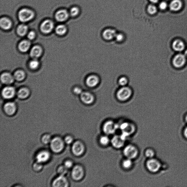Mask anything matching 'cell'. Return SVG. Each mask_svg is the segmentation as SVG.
Returning a JSON list of instances; mask_svg holds the SVG:
<instances>
[{
    "label": "cell",
    "mask_w": 187,
    "mask_h": 187,
    "mask_svg": "<svg viewBox=\"0 0 187 187\" xmlns=\"http://www.w3.org/2000/svg\"><path fill=\"white\" fill-rule=\"evenodd\" d=\"M4 110L7 114L11 116L15 113L16 107L13 102H9L6 103L4 106Z\"/></svg>",
    "instance_id": "20"
},
{
    "label": "cell",
    "mask_w": 187,
    "mask_h": 187,
    "mask_svg": "<svg viewBox=\"0 0 187 187\" xmlns=\"http://www.w3.org/2000/svg\"><path fill=\"white\" fill-rule=\"evenodd\" d=\"M145 155L148 158H152L154 156V152L152 149H148L146 150L145 152Z\"/></svg>",
    "instance_id": "40"
},
{
    "label": "cell",
    "mask_w": 187,
    "mask_h": 187,
    "mask_svg": "<svg viewBox=\"0 0 187 187\" xmlns=\"http://www.w3.org/2000/svg\"><path fill=\"white\" fill-rule=\"evenodd\" d=\"M172 49L176 52H181L185 50L186 45L183 40L176 39L173 41L172 44Z\"/></svg>",
    "instance_id": "16"
},
{
    "label": "cell",
    "mask_w": 187,
    "mask_h": 187,
    "mask_svg": "<svg viewBox=\"0 0 187 187\" xmlns=\"http://www.w3.org/2000/svg\"><path fill=\"white\" fill-rule=\"evenodd\" d=\"M15 94V89L12 87H6L3 89L2 92L3 97L5 99H9L14 97Z\"/></svg>",
    "instance_id": "18"
},
{
    "label": "cell",
    "mask_w": 187,
    "mask_h": 187,
    "mask_svg": "<svg viewBox=\"0 0 187 187\" xmlns=\"http://www.w3.org/2000/svg\"><path fill=\"white\" fill-rule=\"evenodd\" d=\"M120 128L123 132V134L127 137L132 134L135 130L134 126L129 123H124L120 126Z\"/></svg>",
    "instance_id": "11"
},
{
    "label": "cell",
    "mask_w": 187,
    "mask_h": 187,
    "mask_svg": "<svg viewBox=\"0 0 187 187\" xmlns=\"http://www.w3.org/2000/svg\"><path fill=\"white\" fill-rule=\"evenodd\" d=\"M117 33L116 31L111 29H108L105 30L102 33V36L105 40L110 41L115 38Z\"/></svg>",
    "instance_id": "21"
},
{
    "label": "cell",
    "mask_w": 187,
    "mask_h": 187,
    "mask_svg": "<svg viewBox=\"0 0 187 187\" xmlns=\"http://www.w3.org/2000/svg\"><path fill=\"white\" fill-rule=\"evenodd\" d=\"M119 126L112 121H106L103 125V131L107 135L113 134L116 132Z\"/></svg>",
    "instance_id": "5"
},
{
    "label": "cell",
    "mask_w": 187,
    "mask_h": 187,
    "mask_svg": "<svg viewBox=\"0 0 187 187\" xmlns=\"http://www.w3.org/2000/svg\"><path fill=\"white\" fill-rule=\"evenodd\" d=\"M34 14L32 11L27 8L21 9L18 12L19 20L22 22H27L34 18Z\"/></svg>",
    "instance_id": "3"
},
{
    "label": "cell",
    "mask_w": 187,
    "mask_h": 187,
    "mask_svg": "<svg viewBox=\"0 0 187 187\" xmlns=\"http://www.w3.org/2000/svg\"><path fill=\"white\" fill-rule=\"evenodd\" d=\"M51 136L49 134H45L41 138V140L45 144H48L50 143L52 140Z\"/></svg>",
    "instance_id": "33"
},
{
    "label": "cell",
    "mask_w": 187,
    "mask_h": 187,
    "mask_svg": "<svg viewBox=\"0 0 187 187\" xmlns=\"http://www.w3.org/2000/svg\"><path fill=\"white\" fill-rule=\"evenodd\" d=\"M28 27L27 25L24 24H21L19 25L17 29V32L19 35L21 36H25L27 34Z\"/></svg>",
    "instance_id": "27"
},
{
    "label": "cell",
    "mask_w": 187,
    "mask_h": 187,
    "mask_svg": "<svg viewBox=\"0 0 187 187\" xmlns=\"http://www.w3.org/2000/svg\"><path fill=\"white\" fill-rule=\"evenodd\" d=\"M123 153L127 158L132 160L137 156L138 150L133 145H128L124 148Z\"/></svg>",
    "instance_id": "6"
},
{
    "label": "cell",
    "mask_w": 187,
    "mask_h": 187,
    "mask_svg": "<svg viewBox=\"0 0 187 187\" xmlns=\"http://www.w3.org/2000/svg\"><path fill=\"white\" fill-rule=\"evenodd\" d=\"M64 141L60 137H54L50 143L52 151L55 153H60L64 149Z\"/></svg>",
    "instance_id": "1"
},
{
    "label": "cell",
    "mask_w": 187,
    "mask_h": 187,
    "mask_svg": "<svg viewBox=\"0 0 187 187\" xmlns=\"http://www.w3.org/2000/svg\"><path fill=\"white\" fill-rule=\"evenodd\" d=\"M72 151L74 154L79 156L83 154L85 151V146L83 143L80 141H77L73 144Z\"/></svg>",
    "instance_id": "9"
},
{
    "label": "cell",
    "mask_w": 187,
    "mask_h": 187,
    "mask_svg": "<svg viewBox=\"0 0 187 187\" xmlns=\"http://www.w3.org/2000/svg\"><path fill=\"white\" fill-rule=\"evenodd\" d=\"M79 13V10L78 8L76 7H73V8H71L70 11V13L72 16L73 17L76 16L78 15Z\"/></svg>",
    "instance_id": "38"
},
{
    "label": "cell",
    "mask_w": 187,
    "mask_h": 187,
    "mask_svg": "<svg viewBox=\"0 0 187 187\" xmlns=\"http://www.w3.org/2000/svg\"><path fill=\"white\" fill-rule=\"evenodd\" d=\"M73 141V138L70 136H67L64 138V142L68 144H71Z\"/></svg>",
    "instance_id": "42"
},
{
    "label": "cell",
    "mask_w": 187,
    "mask_h": 187,
    "mask_svg": "<svg viewBox=\"0 0 187 187\" xmlns=\"http://www.w3.org/2000/svg\"><path fill=\"white\" fill-rule=\"evenodd\" d=\"M74 92L75 94L77 95H80L83 92L82 89L78 87L75 88L74 89Z\"/></svg>",
    "instance_id": "46"
},
{
    "label": "cell",
    "mask_w": 187,
    "mask_h": 187,
    "mask_svg": "<svg viewBox=\"0 0 187 187\" xmlns=\"http://www.w3.org/2000/svg\"><path fill=\"white\" fill-rule=\"evenodd\" d=\"M132 162L130 159L127 158L123 160L122 165L123 166L125 169H128L130 168L132 165Z\"/></svg>",
    "instance_id": "32"
},
{
    "label": "cell",
    "mask_w": 187,
    "mask_h": 187,
    "mask_svg": "<svg viewBox=\"0 0 187 187\" xmlns=\"http://www.w3.org/2000/svg\"><path fill=\"white\" fill-rule=\"evenodd\" d=\"M0 26L4 30H8L11 27L12 22L9 19L6 17H3L0 20Z\"/></svg>",
    "instance_id": "23"
},
{
    "label": "cell",
    "mask_w": 187,
    "mask_h": 187,
    "mask_svg": "<svg viewBox=\"0 0 187 187\" xmlns=\"http://www.w3.org/2000/svg\"><path fill=\"white\" fill-rule=\"evenodd\" d=\"M126 137L123 134L121 135H115L111 140V144L115 148H121L125 144Z\"/></svg>",
    "instance_id": "10"
},
{
    "label": "cell",
    "mask_w": 187,
    "mask_h": 187,
    "mask_svg": "<svg viewBox=\"0 0 187 187\" xmlns=\"http://www.w3.org/2000/svg\"><path fill=\"white\" fill-rule=\"evenodd\" d=\"M36 34L34 31H31L27 35V37L30 40L34 39L35 37Z\"/></svg>",
    "instance_id": "45"
},
{
    "label": "cell",
    "mask_w": 187,
    "mask_h": 187,
    "mask_svg": "<svg viewBox=\"0 0 187 187\" xmlns=\"http://www.w3.org/2000/svg\"><path fill=\"white\" fill-rule=\"evenodd\" d=\"M132 91L129 87H122L117 92L116 96L119 100L125 101L130 98L132 95Z\"/></svg>",
    "instance_id": "2"
},
{
    "label": "cell",
    "mask_w": 187,
    "mask_h": 187,
    "mask_svg": "<svg viewBox=\"0 0 187 187\" xmlns=\"http://www.w3.org/2000/svg\"><path fill=\"white\" fill-rule=\"evenodd\" d=\"M147 11L150 15H153L156 13L157 8L156 7L153 5H150L148 7Z\"/></svg>",
    "instance_id": "36"
},
{
    "label": "cell",
    "mask_w": 187,
    "mask_h": 187,
    "mask_svg": "<svg viewBox=\"0 0 187 187\" xmlns=\"http://www.w3.org/2000/svg\"><path fill=\"white\" fill-rule=\"evenodd\" d=\"M42 49L40 46H36L33 47L30 52L31 56L34 59L39 57L42 53Z\"/></svg>",
    "instance_id": "24"
},
{
    "label": "cell",
    "mask_w": 187,
    "mask_h": 187,
    "mask_svg": "<svg viewBox=\"0 0 187 187\" xmlns=\"http://www.w3.org/2000/svg\"><path fill=\"white\" fill-rule=\"evenodd\" d=\"M31 46V43L27 40H24L20 43L18 48L21 51L23 52H27Z\"/></svg>",
    "instance_id": "26"
},
{
    "label": "cell",
    "mask_w": 187,
    "mask_h": 187,
    "mask_svg": "<svg viewBox=\"0 0 187 187\" xmlns=\"http://www.w3.org/2000/svg\"><path fill=\"white\" fill-rule=\"evenodd\" d=\"M67 169L64 166H62L58 168V173L60 175L64 176L67 172Z\"/></svg>",
    "instance_id": "37"
},
{
    "label": "cell",
    "mask_w": 187,
    "mask_h": 187,
    "mask_svg": "<svg viewBox=\"0 0 187 187\" xmlns=\"http://www.w3.org/2000/svg\"><path fill=\"white\" fill-rule=\"evenodd\" d=\"M115 38L117 41L118 42H121L124 39V36L123 34H117Z\"/></svg>",
    "instance_id": "41"
},
{
    "label": "cell",
    "mask_w": 187,
    "mask_h": 187,
    "mask_svg": "<svg viewBox=\"0 0 187 187\" xmlns=\"http://www.w3.org/2000/svg\"><path fill=\"white\" fill-rule=\"evenodd\" d=\"M84 174V169L81 166L78 165L75 166L72 171V177L76 181L80 180L83 178Z\"/></svg>",
    "instance_id": "7"
},
{
    "label": "cell",
    "mask_w": 187,
    "mask_h": 187,
    "mask_svg": "<svg viewBox=\"0 0 187 187\" xmlns=\"http://www.w3.org/2000/svg\"><path fill=\"white\" fill-rule=\"evenodd\" d=\"M182 3L180 0H173L169 5V8L173 11H178L181 8Z\"/></svg>",
    "instance_id": "25"
},
{
    "label": "cell",
    "mask_w": 187,
    "mask_h": 187,
    "mask_svg": "<svg viewBox=\"0 0 187 187\" xmlns=\"http://www.w3.org/2000/svg\"><path fill=\"white\" fill-rule=\"evenodd\" d=\"M128 83V80L125 76H122L118 80V83L122 87L125 86Z\"/></svg>",
    "instance_id": "35"
},
{
    "label": "cell",
    "mask_w": 187,
    "mask_h": 187,
    "mask_svg": "<svg viewBox=\"0 0 187 187\" xmlns=\"http://www.w3.org/2000/svg\"><path fill=\"white\" fill-rule=\"evenodd\" d=\"M39 62L38 61L36 60V59H34L31 61L29 63L30 67L31 68V69H37L38 66H39Z\"/></svg>",
    "instance_id": "34"
},
{
    "label": "cell",
    "mask_w": 187,
    "mask_h": 187,
    "mask_svg": "<svg viewBox=\"0 0 187 187\" xmlns=\"http://www.w3.org/2000/svg\"><path fill=\"white\" fill-rule=\"evenodd\" d=\"M64 166L67 169L71 168L73 166V162L70 160H67L65 162Z\"/></svg>",
    "instance_id": "43"
},
{
    "label": "cell",
    "mask_w": 187,
    "mask_h": 187,
    "mask_svg": "<svg viewBox=\"0 0 187 187\" xmlns=\"http://www.w3.org/2000/svg\"><path fill=\"white\" fill-rule=\"evenodd\" d=\"M42 167V163L37 161L35 163L34 165H33V168H34L35 170L36 171L41 170Z\"/></svg>",
    "instance_id": "39"
},
{
    "label": "cell",
    "mask_w": 187,
    "mask_h": 187,
    "mask_svg": "<svg viewBox=\"0 0 187 187\" xmlns=\"http://www.w3.org/2000/svg\"><path fill=\"white\" fill-rule=\"evenodd\" d=\"M87 86L93 88L97 86L99 83V79L97 75L92 74L89 76L85 80Z\"/></svg>",
    "instance_id": "15"
},
{
    "label": "cell",
    "mask_w": 187,
    "mask_h": 187,
    "mask_svg": "<svg viewBox=\"0 0 187 187\" xmlns=\"http://www.w3.org/2000/svg\"><path fill=\"white\" fill-rule=\"evenodd\" d=\"M150 1H151V2L155 3L158 2L159 0H150Z\"/></svg>",
    "instance_id": "48"
},
{
    "label": "cell",
    "mask_w": 187,
    "mask_h": 187,
    "mask_svg": "<svg viewBox=\"0 0 187 187\" xmlns=\"http://www.w3.org/2000/svg\"><path fill=\"white\" fill-rule=\"evenodd\" d=\"M69 14L65 10H60L55 14V18L59 22H62L67 20Z\"/></svg>",
    "instance_id": "19"
},
{
    "label": "cell",
    "mask_w": 187,
    "mask_h": 187,
    "mask_svg": "<svg viewBox=\"0 0 187 187\" xmlns=\"http://www.w3.org/2000/svg\"><path fill=\"white\" fill-rule=\"evenodd\" d=\"M54 27L53 22L51 21L45 20L42 23L40 29L42 32L45 34H49L53 30Z\"/></svg>",
    "instance_id": "12"
},
{
    "label": "cell",
    "mask_w": 187,
    "mask_h": 187,
    "mask_svg": "<svg viewBox=\"0 0 187 187\" xmlns=\"http://www.w3.org/2000/svg\"><path fill=\"white\" fill-rule=\"evenodd\" d=\"M187 62V58L184 54L178 53L172 59V63L174 67L179 69L184 67Z\"/></svg>",
    "instance_id": "4"
},
{
    "label": "cell",
    "mask_w": 187,
    "mask_h": 187,
    "mask_svg": "<svg viewBox=\"0 0 187 187\" xmlns=\"http://www.w3.org/2000/svg\"><path fill=\"white\" fill-rule=\"evenodd\" d=\"M184 135L186 138H187V127L185 128L184 131Z\"/></svg>",
    "instance_id": "47"
},
{
    "label": "cell",
    "mask_w": 187,
    "mask_h": 187,
    "mask_svg": "<svg viewBox=\"0 0 187 187\" xmlns=\"http://www.w3.org/2000/svg\"><path fill=\"white\" fill-rule=\"evenodd\" d=\"M186 121L187 122V116H186Z\"/></svg>",
    "instance_id": "50"
},
{
    "label": "cell",
    "mask_w": 187,
    "mask_h": 187,
    "mask_svg": "<svg viewBox=\"0 0 187 187\" xmlns=\"http://www.w3.org/2000/svg\"><path fill=\"white\" fill-rule=\"evenodd\" d=\"M14 77L8 73H3L1 76L2 82L5 84H10L14 81Z\"/></svg>",
    "instance_id": "22"
},
{
    "label": "cell",
    "mask_w": 187,
    "mask_h": 187,
    "mask_svg": "<svg viewBox=\"0 0 187 187\" xmlns=\"http://www.w3.org/2000/svg\"><path fill=\"white\" fill-rule=\"evenodd\" d=\"M110 140L109 138L107 136H103L99 139V142L102 146H107L109 144Z\"/></svg>",
    "instance_id": "31"
},
{
    "label": "cell",
    "mask_w": 187,
    "mask_h": 187,
    "mask_svg": "<svg viewBox=\"0 0 187 187\" xmlns=\"http://www.w3.org/2000/svg\"><path fill=\"white\" fill-rule=\"evenodd\" d=\"M67 31V28L64 25H60L57 26L56 29V32L59 35H63Z\"/></svg>",
    "instance_id": "30"
},
{
    "label": "cell",
    "mask_w": 187,
    "mask_h": 187,
    "mask_svg": "<svg viewBox=\"0 0 187 187\" xmlns=\"http://www.w3.org/2000/svg\"><path fill=\"white\" fill-rule=\"evenodd\" d=\"M146 166L150 172H156L160 170L161 164L158 160L150 158L147 162Z\"/></svg>",
    "instance_id": "8"
},
{
    "label": "cell",
    "mask_w": 187,
    "mask_h": 187,
    "mask_svg": "<svg viewBox=\"0 0 187 187\" xmlns=\"http://www.w3.org/2000/svg\"><path fill=\"white\" fill-rule=\"evenodd\" d=\"M14 77L18 81H22L25 77V73L22 70L17 71L15 73Z\"/></svg>",
    "instance_id": "29"
},
{
    "label": "cell",
    "mask_w": 187,
    "mask_h": 187,
    "mask_svg": "<svg viewBox=\"0 0 187 187\" xmlns=\"http://www.w3.org/2000/svg\"><path fill=\"white\" fill-rule=\"evenodd\" d=\"M68 185L69 182L67 178L63 175H60L58 177L56 178L52 183V186L56 187H66L68 186Z\"/></svg>",
    "instance_id": "14"
},
{
    "label": "cell",
    "mask_w": 187,
    "mask_h": 187,
    "mask_svg": "<svg viewBox=\"0 0 187 187\" xmlns=\"http://www.w3.org/2000/svg\"><path fill=\"white\" fill-rule=\"evenodd\" d=\"M29 91L26 88H22L19 90L18 92V97L21 99H25L28 96Z\"/></svg>",
    "instance_id": "28"
},
{
    "label": "cell",
    "mask_w": 187,
    "mask_h": 187,
    "mask_svg": "<svg viewBox=\"0 0 187 187\" xmlns=\"http://www.w3.org/2000/svg\"><path fill=\"white\" fill-rule=\"evenodd\" d=\"M184 55H185V56L186 57V58H187V48L184 51Z\"/></svg>",
    "instance_id": "49"
},
{
    "label": "cell",
    "mask_w": 187,
    "mask_h": 187,
    "mask_svg": "<svg viewBox=\"0 0 187 187\" xmlns=\"http://www.w3.org/2000/svg\"><path fill=\"white\" fill-rule=\"evenodd\" d=\"M50 154L49 152L46 150H42L38 153L36 156L37 161L43 163L49 160Z\"/></svg>",
    "instance_id": "17"
},
{
    "label": "cell",
    "mask_w": 187,
    "mask_h": 187,
    "mask_svg": "<svg viewBox=\"0 0 187 187\" xmlns=\"http://www.w3.org/2000/svg\"><path fill=\"white\" fill-rule=\"evenodd\" d=\"M167 5V3L165 2H162L160 3L159 7H160V9L164 10L166 8Z\"/></svg>",
    "instance_id": "44"
},
{
    "label": "cell",
    "mask_w": 187,
    "mask_h": 187,
    "mask_svg": "<svg viewBox=\"0 0 187 187\" xmlns=\"http://www.w3.org/2000/svg\"><path fill=\"white\" fill-rule=\"evenodd\" d=\"M80 98L82 102L86 105L92 104L95 100L93 94L88 92H83L80 94Z\"/></svg>",
    "instance_id": "13"
}]
</instances>
